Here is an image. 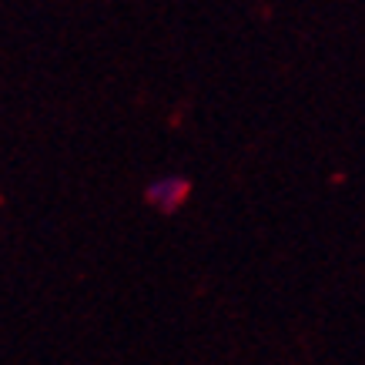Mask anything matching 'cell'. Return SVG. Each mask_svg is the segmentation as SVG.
Returning a JSON list of instances; mask_svg holds the SVG:
<instances>
[{
	"label": "cell",
	"mask_w": 365,
	"mask_h": 365,
	"mask_svg": "<svg viewBox=\"0 0 365 365\" xmlns=\"http://www.w3.org/2000/svg\"><path fill=\"white\" fill-rule=\"evenodd\" d=\"M188 198V181L185 178H161V181H151L148 185V201H155L158 208H178L181 201Z\"/></svg>",
	"instance_id": "cell-1"
}]
</instances>
